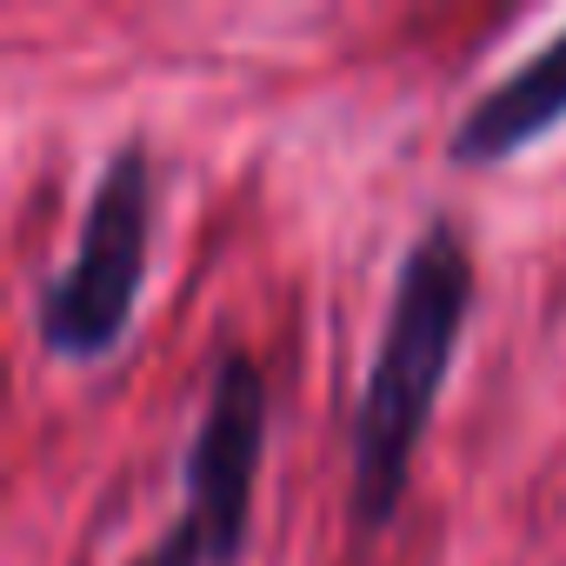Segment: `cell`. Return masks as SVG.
<instances>
[{
    "mask_svg": "<svg viewBox=\"0 0 566 566\" xmlns=\"http://www.w3.org/2000/svg\"><path fill=\"white\" fill-rule=\"evenodd\" d=\"M559 120H566V28L553 41H539L486 94L467 101V114L447 134V154H453V167H500L520 147L546 140Z\"/></svg>",
    "mask_w": 566,
    "mask_h": 566,
    "instance_id": "cell-4",
    "label": "cell"
},
{
    "mask_svg": "<svg viewBox=\"0 0 566 566\" xmlns=\"http://www.w3.org/2000/svg\"><path fill=\"white\" fill-rule=\"evenodd\" d=\"M473 314V247L453 220H427L394 273L387 321L354 400V486H347V520L354 533H380L413 480L420 433L447 394L460 334Z\"/></svg>",
    "mask_w": 566,
    "mask_h": 566,
    "instance_id": "cell-1",
    "label": "cell"
},
{
    "mask_svg": "<svg viewBox=\"0 0 566 566\" xmlns=\"http://www.w3.org/2000/svg\"><path fill=\"white\" fill-rule=\"evenodd\" d=\"M147 253H154V160L140 140H127L87 193V220L67 266L41 280L34 334L48 360L94 367L127 340L134 307L147 294Z\"/></svg>",
    "mask_w": 566,
    "mask_h": 566,
    "instance_id": "cell-2",
    "label": "cell"
},
{
    "mask_svg": "<svg viewBox=\"0 0 566 566\" xmlns=\"http://www.w3.org/2000/svg\"><path fill=\"white\" fill-rule=\"evenodd\" d=\"M134 566H213V559H207V546H200V533L174 520V526L160 533V546H147V553H140Z\"/></svg>",
    "mask_w": 566,
    "mask_h": 566,
    "instance_id": "cell-5",
    "label": "cell"
},
{
    "mask_svg": "<svg viewBox=\"0 0 566 566\" xmlns=\"http://www.w3.org/2000/svg\"><path fill=\"white\" fill-rule=\"evenodd\" d=\"M266 447V374L247 347L207 367V407L180 460V526L200 533L213 566H233L253 526V480Z\"/></svg>",
    "mask_w": 566,
    "mask_h": 566,
    "instance_id": "cell-3",
    "label": "cell"
}]
</instances>
